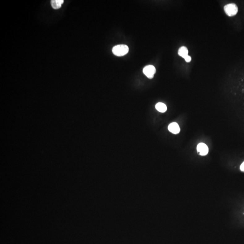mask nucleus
<instances>
[{
	"label": "nucleus",
	"instance_id": "nucleus-4",
	"mask_svg": "<svg viewBox=\"0 0 244 244\" xmlns=\"http://www.w3.org/2000/svg\"><path fill=\"white\" fill-rule=\"evenodd\" d=\"M197 150L198 152L201 156L206 155L208 152V147L203 143H199L197 147Z\"/></svg>",
	"mask_w": 244,
	"mask_h": 244
},
{
	"label": "nucleus",
	"instance_id": "nucleus-8",
	"mask_svg": "<svg viewBox=\"0 0 244 244\" xmlns=\"http://www.w3.org/2000/svg\"><path fill=\"white\" fill-rule=\"evenodd\" d=\"M156 109L160 112L164 113L167 110V107L165 104L158 103L156 105Z\"/></svg>",
	"mask_w": 244,
	"mask_h": 244
},
{
	"label": "nucleus",
	"instance_id": "nucleus-7",
	"mask_svg": "<svg viewBox=\"0 0 244 244\" xmlns=\"http://www.w3.org/2000/svg\"><path fill=\"white\" fill-rule=\"evenodd\" d=\"M188 53L189 51L188 49L186 47L184 46L181 47L178 51V54L184 58L188 56Z\"/></svg>",
	"mask_w": 244,
	"mask_h": 244
},
{
	"label": "nucleus",
	"instance_id": "nucleus-1",
	"mask_svg": "<svg viewBox=\"0 0 244 244\" xmlns=\"http://www.w3.org/2000/svg\"><path fill=\"white\" fill-rule=\"evenodd\" d=\"M129 48L128 46L124 45H117L113 47L112 52L117 56H123L128 54Z\"/></svg>",
	"mask_w": 244,
	"mask_h": 244
},
{
	"label": "nucleus",
	"instance_id": "nucleus-10",
	"mask_svg": "<svg viewBox=\"0 0 244 244\" xmlns=\"http://www.w3.org/2000/svg\"><path fill=\"white\" fill-rule=\"evenodd\" d=\"M240 169H241V171L244 172V161L241 165V166H240Z\"/></svg>",
	"mask_w": 244,
	"mask_h": 244
},
{
	"label": "nucleus",
	"instance_id": "nucleus-6",
	"mask_svg": "<svg viewBox=\"0 0 244 244\" xmlns=\"http://www.w3.org/2000/svg\"><path fill=\"white\" fill-rule=\"evenodd\" d=\"M63 3V0H52L51 1V4L54 9H58L60 8Z\"/></svg>",
	"mask_w": 244,
	"mask_h": 244
},
{
	"label": "nucleus",
	"instance_id": "nucleus-3",
	"mask_svg": "<svg viewBox=\"0 0 244 244\" xmlns=\"http://www.w3.org/2000/svg\"><path fill=\"white\" fill-rule=\"evenodd\" d=\"M156 72L155 67L152 65H148L143 69V72L148 78L152 79Z\"/></svg>",
	"mask_w": 244,
	"mask_h": 244
},
{
	"label": "nucleus",
	"instance_id": "nucleus-2",
	"mask_svg": "<svg viewBox=\"0 0 244 244\" xmlns=\"http://www.w3.org/2000/svg\"><path fill=\"white\" fill-rule=\"evenodd\" d=\"M224 11L226 14L229 16H233L236 15L238 11V6L235 3H230L224 6Z\"/></svg>",
	"mask_w": 244,
	"mask_h": 244
},
{
	"label": "nucleus",
	"instance_id": "nucleus-9",
	"mask_svg": "<svg viewBox=\"0 0 244 244\" xmlns=\"http://www.w3.org/2000/svg\"><path fill=\"white\" fill-rule=\"evenodd\" d=\"M185 60H186V62H189L191 61V57L190 56L188 55L185 58Z\"/></svg>",
	"mask_w": 244,
	"mask_h": 244
},
{
	"label": "nucleus",
	"instance_id": "nucleus-5",
	"mask_svg": "<svg viewBox=\"0 0 244 244\" xmlns=\"http://www.w3.org/2000/svg\"><path fill=\"white\" fill-rule=\"evenodd\" d=\"M168 130L171 133L176 134L180 133V129L178 123L174 122L169 125Z\"/></svg>",
	"mask_w": 244,
	"mask_h": 244
}]
</instances>
